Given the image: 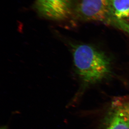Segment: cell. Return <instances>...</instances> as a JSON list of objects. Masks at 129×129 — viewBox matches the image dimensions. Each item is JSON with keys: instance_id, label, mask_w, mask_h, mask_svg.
I'll return each instance as SVG.
<instances>
[{"instance_id": "cell-1", "label": "cell", "mask_w": 129, "mask_h": 129, "mask_svg": "<svg viewBox=\"0 0 129 129\" xmlns=\"http://www.w3.org/2000/svg\"><path fill=\"white\" fill-rule=\"evenodd\" d=\"M72 48L76 71L85 84L100 82L111 73V60L103 51L86 44L72 45Z\"/></svg>"}, {"instance_id": "cell-2", "label": "cell", "mask_w": 129, "mask_h": 129, "mask_svg": "<svg viewBox=\"0 0 129 129\" xmlns=\"http://www.w3.org/2000/svg\"><path fill=\"white\" fill-rule=\"evenodd\" d=\"M74 11L81 20L100 22L129 34V23L116 16L110 0H78Z\"/></svg>"}, {"instance_id": "cell-3", "label": "cell", "mask_w": 129, "mask_h": 129, "mask_svg": "<svg viewBox=\"0 0 129 129\" xmlns=\"http://www.w3.org/2000/svg\"><path fill=\"white\" fill-rule=\"evenodd\" d=\"M35 7L43 17L63 20L68 18L74 11V0H36Z\"/></svg>"}, {"instance_id": "cell-4", "label": "cell", "mask_w": 129, "mask_h": 129, "mask_svg": "<svg viewBox=\"0 0 129 129\" xmlns=\"http://www.w3.org/2000/svg\"><path fill=\"white\" fill-rule=\"evenodd\" d=\"M116 16L129 23V0H110Z\"/></svg>"}, {"instance_id": "cell-5", "label": "cell", "mask_w": 129, "mask_h": 129, "mask_svg": "<svg viewBox=\"0 0 129 129\" xmlns=\"http://www.w3.org/2000/svg\"><path fill=\"white\" fill-rule=\"evenodd\" d=\"M114 114L120 116L129 124V98H119L112 102Z\"/></svg>"}, {"instance_id": "cell-6", "label": "cell", "mask_w": 129, "mask_h": 129, "mask_svg": "<svg viewBox=\"0 0 129 129\" xmlns=\"http://www.w3.org/2000/svg\"><path fill=\"white\" fill-rule=\"evenodd\" d=\"M107 129H129V124L120 116L114 114Z\"/></svg>"}, {"instance_id": "cell-7", "label": "cell", "mask_w": 129, "mask_h": 129, "mask_svg": "<svg viewBox=\"0 0 129 129\" xmlns=\"http://www.w3.org/2000/svg\"><path fill=\"white\" fill-rule=\"evenodd\" d=\"M1 129H6V128H5V127H3V128H1Z\"/></svg>"}]
</instances>
